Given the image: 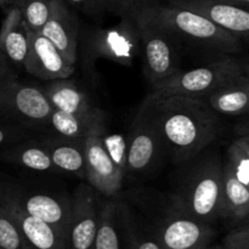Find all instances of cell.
<instances>
[{"label":"cell","instance_id":"obj_34","mask_svg":"<svg viewBox=\"0 0 249 249\" xmlns=\"http://www.w3.org/2000/svg\"><path fill=\"white\" fill-rule=\"evenodd\" d=\"M21 0H0V7L7 10L10 7H18Z\"/></svg>","mask_w":249,"mask_h":249},{"label":"cell","instance_id":"obj_1","mask_svg":"<svg viewBox=\"0 0 249 249\" xmlns=\"http://www.w3.org/2000/svg\"><path fill=\"white\" fill-rule=\"evenodd\" d=\"M153 97L164 148L177 164L196 158L220 134V117L203 100L155 95Z\"/></svg>","mask_w":249,"mask_h":249},{"label":"cell","instance_id":"obj_24","mask_svg":"<svg viewBox=\"0 0 249 249\" xmlns=\"http://www.w3.org/2000/svg\"><path fill=\"white\" fill-rule=\"evenodd\" d=\"M121 221L124 249H162L155 230L150 231L136 221L128 207L121 203Z\"/></svg>","mask_w":249,"mask_h":249},{"label":"cell","instance_id":"obj_15","mask_svg":"<svg viewBox=\"0 0 249 249\" xmlns=\"http://www.w3.org/2000/svg\"><path fill=\"white\" fill-rule=\"evenodd\" d=\"M39 33L43 34L70 63L75 65L79 19L62 0H51L50 15Z\"/></svg>","mask_w":249,"mask_h":249},{"label":"cell","instance_id":"obj_6","mask_svg":"<svg viewBox=\"0 0 249 249\" xmlns=\"http://www.w3.org/2000/svg\"><path fill=\"white\" fill-rule=\"evenodd\" d=\"M138 31L140 51L142 55L143 74L151 85H155L181 70V43L170 32L146 22L134 19Z\"/></svg>","mask_w":249,"mask_h":249},{"label":"cell","instance_id":"obj_26","mask_svg":"<svg viewBox=\"0 0 249 249\" xmlns=\"http://www.w3.org/2000/svg\"><path fill=\"white\" fill-rule=\"evenodd\" d=\"M50 2L51 0H21L18 9L29 31H41L50 15Z\"/></svg>","mask_w":249,"mask_h":249},{"label":"cell","instance_id":"obj_14","mask_svg":"<svg viewBox=\"0 0 249 249\" xmlns=\"http://www.w3.org/2000/svg\"><path fill=\"white\" fill-rule=\"evenodd\" d=\"M167 5L194 12L241 39L248 36L249 12L245 7L221 0H168Z\"/></svg>","mask_w":249,"mask_h":249},{"label":"cell","instance_id":"obj_17","mask_svg":"<svg viewBox=\"0 0 249 249\" xmlns=\"http://www.w3.org/2000/svg\"><path fill=\"white\" fill-rule=\"evenodd\" d=\"M0 204L33 249H70L68 242L50 225L22 211L0 184Z\"/></svg>","mask_w":249,"mask_h":249},{"label":"cell","instance_id":"obj_7","mask_svg":"<svg viewBox=\"0 0 249 249\" xmlns=\"http://www.w3.org/2000/svg\"><path fill=\"white\" fill-rule=\"evenodd\" d=\"M223 218L237 224L247 223L249 213V135L233 141L223 163Z\"/></svg>","mask_w":249,"mask_h":249},{"label":"cell","instance_id":"obj_18","mask_svg":"<svg viewBox=\"0 0 249 249\" xmlns=\"http://www.w3.org/2000/svg\"><path fill=\"white\" fill-rule=\"evenodd\" d=\"M0 53L10 65L23 67L28 53V28L18 7L5 10L0 28Z\"/></svg>","mask_w":249,"mask_h":249},{"label":"cell","instance_id":"obj_22","mask_svg":"<svg viewBox=\"0 0 249 249\" xmlns=\"http://www.w3.org/2000/svg\"><path fill=\"white\" fill-rule=\"evenodd\" d=\"M92 249H124L121 203L114 199L101 203L99 228Z\"/></svg>","mask_w":249,"mask_h":249},{"label":"cell","instance_id":"obj_25","mask_svg":"<svg viewBox=\"0 0 249 249\" xmlns=\"http://www.w3.org/2000/svg\"><path fill=\"white\" fill-rule=\"evenodd\" d=\"M1 158L6 162L22 165L32 170L48 172L55 169L48 150L43 143H26L5 151Z\"/></svg>","mask_w":249,"mask_h":249},{"label":"cell","instance_id":"obj_23","mask_svg":"<svg viewBox=\"0 0 249 249\" xmlns=\"http://www.w3.org/2000/svg\"><path fill=\"white\" fill-rule=\"evenodd\" d=\"M101 112L99 108H95L90 113L71 114L53 109L49 117L48 125L57 134L58 138L84 140Z\"/></svg>","mask_w":249,"mask_h":249},{"label":"cell","instance_id":"obj_20","mask_svg":"<svg viewBox=\"0 0 249 249\" xmlns=\"http://www.w3.org/2000/svg\"><path fill=\"white\" fill-rule=\"evenodd\" d=\"M41 91L53 109L71 114H85L95 109L87 94L68 79L51 80Z\"/></svg>","mask_w":249,"mask_h":249},{"label":"cell","instance_id":"obj_37","mask_svg":"<svg viewBox=\"0 0 249 249\" xmlns=\"http://www.w3.org/2000/svg\"><path fill=\"white\" fill-rule=\"evenodd\" d=\"M206 249H221V247L220 246H209V247Z\"/></svg>","mask_w":249,"mask_h":249},{"label":"cell","instance_id":"obj_19","mask_svg":"<svg viewBox=\"0 0 249 249\" xmlns=\"http://www.w3.org/2000/svg\"><path fill=\"white\" fill-rule=\"evenodd\" d=\"M203 101L218 116L235 117L246 113L249 102V77L243 74L216 89Z\"/></svg>","mask_w":249,"mask_h":249},{"label":"cell","instance_id":"obj_32","mask_svg":"<svg viewBox=\"0 0 249 249\" xmlns=\"http://www.w3.org/2000/svg\"><path fill=\"white\" fill-rule=\"evenodd\" d=\"M26 129L14 124H0V147L7 143H14L24 136Z\"/></svg>","mask_w":249,"mask_h":249},{"label":"cell","instance_id":"obj_36","mask_svg":"<svg viewBox=\"0 0 249 249\" xmlns=\"http://www.w3.org/2000/svg\"><path fill=\"white\" fill-rule=\"evenodd\" d=\"M221 1L229 2V4L236 5V6L245 7V9H247V6L249 4V0H221Z\"/></svg>","mask_w":249,"mask_h":249},{"label":"cell","instance_id":"obj_2","mask_svg":"<svg viewBox=\"0 0 249 249\" xmlns=\"http://www.w3.org/2000/svg\"><path fill=\"white\" fill-rule=\"evenodd\" d=\"M135 18L160 27L174 34L181 44H186L196 51L211 53L214 57H230L242 50V39L240 36L194 12L167 4L148 7L136 15Z\"/></svg>","mask_w":249,"mask_h":249},{"label":"cell","instance_id":"obj_3","mask_svg":"<svg viewBox=\"0 0 249 249\" xmlns=\"http://www.w3.org/2000/svg\"><path fill=\"white\" fill-rule=\"evenodd\" d=\"M172 208L211 226L223 218V162L218 156L203 158L187 173Z\"/></svg>","mask_w":249,"mask_h":249},{"label":"cell","instance_id":"obj_31","mask_svg":"<svg viewBox=\"0 0 249 249\" xmlns=\"http://www.w3.org/2000/svg\"><path fill=\"white\" fill-rule=\"evenodd\" d=\"M123 11L124 17L135 18L138 14L148 7L156 6V5L163 4V0H117Z\"/></svg>","mask_w":249,"mask_h":249},{"label":"cell","instance_id":"obj_12","mask_svg":"<svg viewBox=\"0 0 249 249\" xmlns=\"http://www.w3.org/2000/svg\"><path fill=\"white\" fill-rule=\"evenodd\" d=\"M101 203L96 191L89 184H82L75 190L71 203L70 249H92L99 228Z\"/></svg>","mask_w":249,"mask_h":249},{"label":"cell","instance_id":"obj_35","mask_svg":"<svg viewBox=\"0 0 249 249\" xmlns=\"http://www.w3.org/2000/svg\"><path fill=\"white\" fill-rule=\"evenodd\" d=\"M105 1H106L107 4L111 5V6L113 7L116 15H118V16H121V18H123V17H124L123 11H122L121 6H119V4H118V1H117V0H105Z\"/></svg>","mask_w":249,"mask_h":249},{"label":"cell","instance_id":"obj_13","mask_svg":"<svg viewBox=\"0 0 249 249\" xmlns=\"http://www.w3.org/2000/svg\"><path fill=\"white\" fill-rule=\"evenodd\" d=\"M23 68L41 80L68 79L74 73V65L68 62L60 51L41 33L28 29V53Z\"/></svg>","mask_w":249,"mask_h":249},{"label":"cell","instance_id":"obj_33","mask_svg":"<svg viewBox=\"0 0 249 249\" xmlns=\"http://www.w3.org/2000/svg\"><path fill=\"white\" fill-rule=\"evenodd\" d=\"M12 75H15V73L12 72L11 65L6 60V57L0 53V80L6 79V78L12 77Z\"/></svg>","mask_w":249,"mask_h":249},{"label":"cell","instance_id":"obj_5","mask_svg":"<svg viewBox=\"0 0 249 249\" xmlns=\"http://www.w3.org/2000/svg\"><path fill=\"white\" fill-rule=\"evenodd\" d=\"M51 111L41 89L19 82L16 75L0 80V121L39 128L48 125Z\"/></svg>","mask_w":249,"mask_h":249},{"label":"cell","instance_id":"obj_10","mask_svg":"<svg viewBox=\"0 0 249 249\" xmlns=\"http://www.w3.org/2000/svg\"><path fill=\"white\" fill-rule=\"evenodd\" d=\"M155 233L162 249H206L211 246L215 230L172 208L160 221Z\"/></svg>","mask_w":249,"mask_h":249},{"label":"cell","instance_id":"obj_11","mask_svg":"<svg viewBox=\"0 0 249 249\" xmlns=\"http://www.w3.org/2000/svg\"><path fill=\"white\" fill-rule=\"evenodd\" d=\"M87 48L94 56H104L123 65H130L140 50L135 22L133 18L123 17L117 26L90 32Z\"/></svg>","mask_w":249,"mask_h":249},{"label":"cell","instance_id":"obj_27","mask_svg":"<svg viewBox=\"0 0 249 249\" xmlns=\"http://www.w3.org/2000/svg\"><path fill=\"white\" fill-rule=\"evenodd\" d=\"M0 249H33L0 204Z\"/></svg>","mask_w":249,"mask_h":249},{"label":"cell","instance_id":"obj_21","mask_svg":"<svg viewBox=\"0 0 249 249\" xmlns=\"http://www.w3.org/2000/svg\"><path fill=\"white\" fill-rule=\"evenodd\" d=\"M43 145L48 150L56 169L87 179L83 140H68L57 136L45 140Z\"/></svg>","mask_w":249,"mask_h":249},{"label":"cell","instance_id":"obj_30","mask_svg":"<svg viewBox=\"0 0 249 249\" xmlns=\"http://www.w3.org/2000/svg\"><path fill=\"white\" fill-rule=\"evenodd\" d=\"M221 249H249V228L245 223L237 226L224 238Z\"/></svg>","mask_w":249,"mask_h":249},{"label":"cell","instance_id":"obj_9","mask_svg":"<svg viewBox=\"0 0 249 249\" xmlns=\"http://www.w3.org/2000/svg\"><path fill=\"white\" fill-rule=\"evenodd\" d=\"M106 131L104 112L95 121L91 130L83 140L84 143L85 170L90 186L105 197H114L119 194L125 175L117 169L104 145Z\"/></svg>","mask_w":249,"mask_h":249},{"label":"cell","instance_id":"obj_28","mask_svg":"<svg viewBox=\"0 0 249 249\" xmlns=\"http://www.w3.org/2000/svg\"><path fill=\"white\" fill-rule=\"evenodd\" d=\"M104 145L108 153L109 158L117 169L119 172L126 175V155H128V148H126V139L121 134H104Z\"/></svg>","mask_w":249,"mask_h":249},{"label":"cell","instance_id":"obj_4","mask_svg":"<svg viewBox=\"0 0 249 249\" xmlns=\"http://www.w3.org/2000/svg\"><path fill=\"white\" fill-rule=\"evenodd\" d=\"M247 73V66L238 58L233 56L218 58L194 70H180L172 77L152 85V95L203 100L224 84Z\"/></svg>","mask_w":249,"mask_h":249},{"label":"cell","instance_id":"obj_16","mask_svg":"<svg viewBox=\"0 0 249 249\" xmlns=\"http://www.w3.org/2000/svg\"><path fill=\"white\" fill-rule=\"evenodd\" d=\"M17 206L33 218L55 229L68 242L71 225V203L48 195H24L23 192L1 184Z\"/></svg>","mask_w":249,"mask_h":249},{"label":"cell","instance_id":"obj_29","mask_svg":"<svg viewBox=\"0 0 249 249\" xmlns=\"http://www.w3.org/2000/svg\"><path fill=\"white\" fill-rule=\"evenodd\" d=\"M62 1L67 5H72L92 18H100L106 12L116 14L113 7L107 4L105 0H62Z\"/></svg>","mask_w":249,"mask_h":249},{"label":"cell","instance_id":"obj_8","mask_svg":"<svg viewBox=\"0 0 249 249\" xmlns=\"http://www.w3.org/2000/svg\"><path fill=\"white\" fill-rule=\"evenodd\" d=\"M126 174L130 175H143L150 172L162 151H165L152 94L146 97L136 113L126 139Z\"/></svg>","mask_w":249,"mask_h":249}]
</instances>
